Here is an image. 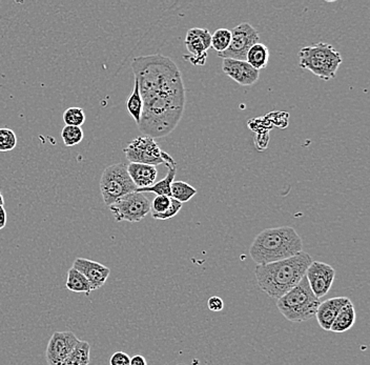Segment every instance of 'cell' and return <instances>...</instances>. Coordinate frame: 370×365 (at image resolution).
<instances>
[{
  "instance_id": "obj_1",
  "label": "cell",
  "mask_w": 370,
  "mask_h": 365,
  "mask_svg": "<svg viewBox=\"0 0 370 365\" xmlns=\"http://www.w3.org/2000/svg\"><path fill=\"white\" fill-rule=\"evenodd\" d=\"M131 69L144 101L140 132L153 139L171 134L181 120L186 100L179 68L171 58L154 54L134 58Z\"/></svg>"
},
{
  "instance_id": "obj_2",
  "label": "cell",
  "mask_w": 370,
  "mask_h": 365,
  "mask_svg": "<svg viewBox=\"0 0 370 365\" xmlns=\"http://www.w3.org/2000/svg\"><path fill=\"white\" fill-rule=\"evenodd\" d=\"M311 262V256L302 251L294 257L274 264L257 266L255 275L258 286L267 296L278 300L287 291L295 288L303 277H305Z\"/></svg>"
},
{
  "instance_id": "obj_3",
  "label": "cell",
  "mask_w": 370,
  "mask_h": 365,
  "mask_svg": "<svg viewBox=\"0 0 370 365\" xmlns=\"http://www.w3.org/2000/svg\"><path fill=\"white\" fill-rule=\"evenodd\" d=\"M303 250L300 235L291 226L266 229L256 236L249 249L257 266L274 264L294 257Z\"/></svg>"
},
{
  "instance_id": "obj_4",
  "label": "cell",
  "mask_w": 370,
  "mask_h": 365,
  "mask_svg": "<svg viewBox=\"0 0 370 365\" xmlns=\"http://www.w3.org/2000/svg\"><path fill=\"white\" fill-rule=\"evenodd\" d=\"M320 299L314 295L306 277L295 288L277 300V308L285 319L291 322H303L316 317Z\"/></svg>"
},
{
  "instance_id": "obj_5",
  "label": "cell",
  "mask_w": 370,
  "mask_h": 365,
  "mask_svg": "<svg viewBox=\"0 0 370 365\" xmlns=\"http://www.w3.org/2000/svg\"><path fill=\"white\" fill-rule=\"evenodd\" d=\"M300 68L311 71L316 76L325 81L334 79L343 62L340 52L331 44L318 42L305 46L299 52Z\"/></svg>"
},
{
  "instance_id": "obj_6",
  "label": "cell",
  "mask_w": 370,
  "mask_h": 365,
  "mask_svg": "<svg viewBox=\"0 0 370 365\" xmlns=\"http://www.w3.org/2000/svg\"><path fill=\"white\" fill-rule=\"evenodd\" d=\"M100 191L104 204L110 206L116 200L128 194L137 191V186L131 181L126 164H116L108 166L100 179Z\"/></svg>"
},
{
  "instance_id": "obj_7",
  "label": "cell",
  "mask_w": 370,
  "mask_h": 365,
  "mask_svg": "<svg viewBox=\"0 0 370 365\" xmlns=\"http://www.w3.org/2000/svg\"><path fill=\"white\" fill-rule=\"evenodd\" d=\"M124 152L131 164H149L154 166L166 164L167 168L176 164L174 158L164 152L155 139L148 136H140L134 139L124 149Z\"/></svg>"
},
{
  "instance_id": "obj_8",
  "label": "cell",
  "mask_w": 370,
  "mask_h": 365,
  "mask_svg": "<svg viewBox=\"0 0 370 365\" xmlns=\"http://www.w3.org/2000/svg\"><path fill=\"white\" fill-rule=\"evenodd\" d=\"M110 210L116 221L140 222L151 213V201L144 194L134 192L116 200Z\"/></svg>"
},
{
  "instance_id": "obj_9",
  "label": "cell",
  "mask_w": 370,
  "mask_h": 365,
  "mask_svg": "<svg viewBox=\"0 0 370 365\" xmlns=\"http://www.w3.org/2000/svg\"><path fill=\"white\" fill-rule=\"evenodd\" d=\"M231 40L227 50L218 53L222 59L246 60L247 52L254 44L259 42V33L249 22H242L231 31Z\"/></svg>"
},
{
  "instance_id": "obj_10",
  "label": "cell",
  "mask_w": 370,
  "mask_h": 365,
  "mask_svg": "<svg viewBox=\"0 0 370 365\" xmlns=\"http://www.w3.org/2000/svg\"><path fill=\"white\" fill-rule=\"evenodd\" d=\"M184 44L189 53V55H184V59L194 66H204L207 50L211 48V32L207 29H191L186 33Z\"/></svg>"
},
{
  "instance_id": "obj_11",
  "label": "cell",
  "mask_w": 370,
  "mask_h": 365,
  "mask_svg": "<svg viewBox=\"0 0 370 365\" xmlns=\"http://www.w3.org/2000/svg\"><path fill=\"white\" fill-rule=\"evenodd\" d=\"M309 288L318 299L324 297L331 291L336 278L333 266L324 262L313 261L305 274Z\"/></svg>"
},
{
  "instance_id": "obj_12",
  "label": "cell",
  "mask_w": 370,
  "mask_h": 365,
  "mask_svg": "<svg viewBox=\"0 0 370 365\" xmlns=\"http://www.w3.org/2000/svg\"><path fill=\"white\" fill-rule=\"evenodd\" d=\"M80 340L72 331H55L46 347V362L49 365H61L69 357Z\"/></svg>"
},
{
  "instance_id": "obj_13",
  "label": "cell",
  "mask_w": 370,
  "mask_h": 365,
  "mask_svg": "<svg viewBox=\"0 0 370 365\" xmlns=\"http://www.w3.org/2000/svg\"><path fill=\"white\" fill-rule=\"evenodd\" d=\"M222 70L227 76L240 86H253L260 76L259 71L243 60L229 59V58L223 59Z\"/></svg>"
},
{
  "instance_id": "obj_14",
  "label": "cell",
  "mask_w": 370,
  "mask_h": 365,
  "mask_svg": "<svg viewBox=\"0 0 370 365\" xmlns=\"http://www.w3.org/2000/svg\"><path fill=\"white\" fill-rule=\"evenodd\" d=\"M72 268L77 269L88 279L93 291L101 289L111 274V269L108 266L86 258H77Z\"/></svg>"
},
{
  "instance_id": "obj_15",
  "label": "cell",
  "mask_w": 370,
  "mask_h": 365,
  "mask_svg": "<svg viewBox=\"0 0 370 365\" xmlns=\"http://www.w3.org/2000/svg\"><path fill=\"white\" fill-rule=\"evenodd\" d=\"M351 299L347 297H334L321 302L316 313V321L321 329L324 331H331V327L333 326L339 311Z\"/></svg>"
},
{
  "instance_id": "obj_16",
  "label": "cell",
  "mask_w": 370,
  "mask_h": 365,
  "mask_svg": "<svg viewBox=\"0 0 370 365\" xmlns=\"http://www.w3.org/2000/svg\"><path fill=\"white\" fill-rule=\"evenodd\" d=\"M128 173L131 181L137 186V189L149 188V186H153L158 175L156 166L142 164H129Z\"/></svg>"
},
{
  "instance_id": "obj_17",
  "label": "cell",
  "mask_w": 370,
  "mask_h": 365,
  "mask_svg": "<svg viewBox=\"0 0 370 365\" xmlns=\"http://www.w3.org/2000/svg\"><path fill=\"white\" fill-rule=\"evenodd\" d=\"M356 309L351 300L339 311L333 326L331 327V331L334 333H344V331H349L356 324Z\"/></svg>"
},
{
  "instance_id": "obj_18",
  "label": "cell",
  "mask_w": 370,
  "mask_h": 365,
  "mask_svg": "<svg viewBox=\"0 0 370 365\" xmlns=\"http://www.w3.org/2000/svg\"><path fill=\"white\" fill-rule=\"evenodd\" d=\"M176 174H177V164L169 166V172L166 177L160 181L155 182L151 186L144 189H137L136 192L138 193H154L157 196H167L171 197V186L175 179Z\"/></svg>"
},
{
  "instance_id": "obj_19",
  "label": "cell",
  "mask_w": 370,
  "mask_h": 365,
  "mask_svg": "<svg viewBox=\"0 0 370 365\" xmlns=\"http://www.w3.org/2000/svg\"><path fill=\"white\" fill-rule=\"evenodd\" d=\"M269 56H271V54H269V48L265 44L258 42L249 49L245 61L251 64L256 70L260 71L266 68L267 64H269Z\"/></svg>"
},
{
  "instance_id": "obj_20",
  "label": "cell",
  "mask_w": 370,
  "mask_h": 365,
  "mask_svg": "<svg viewBox=\"0 0 370 365\" xmlns=\"http://www.w3.org/2000/svg\"><path fill=\"white\" fill-rule=\"evenodd\" d=\"M66 289L74 293H84L90 295L92 293V286L86 277L80 271L74 268H71L68 271V279H66Z\"/></svg>"
},
{
  "instance_id": "obj_21",
  "label": "cell",
  "mask_w": 370,
  "mask_h": 365,
  "mask_svg": "<svg viewBox=\"0 0 370 365\" xmlns=\"http://www.w3.org/2000/svg\"><path fill=\"white\" fill-rule=\"evenodd\" d=\"M90 351L91 346L89 342L80 340L61 365H89L91 360Z\"/></svg>"
},
{
  "instance_id": "obj_22",
  "label": "cell",
  "mask_w": 370,
  "mask_h": 365,
  "mask_svg": "<svg viewBox=\"0 0 370 365\" xmlns=\"http://www.w3.org/2000/svg\"><path fill=\"white\" fill-rule=\"evenodd\" d=\"M126 108H128L129 113L134 118L136 124H139L142 110H144V101H142L141 94H140L139 84L136 79L131 96L129 97L128 102H126Z\"/></svg>"
},
{
  "instance_id": "obj_23",
  "label": "cell",
  "mask_w": 370,
  "mask_h": 365,
  "mask_svg": "<svg viewBox=\"0 0 370 365\" xmlns=\"http://www.w3.org/2000/svg\"><path fill=\"white\" fill-rule=\"evenodd\" d=\"M196 194H197V190L186 182L174 181L171 184V197L181 202L182 204L189 201Z\"/></svg>"
},
{
  "instance_id": "obj_24",
  "label": "cell",
  "mask_w": 370,
  "mask_h": 365,
  "mask_svg": "<svg viewBox=\"0 0 370 365\" xmlns=\"http://www.w3.org/2000/svg\"><path fill=\"white\" fill-rule=\"evenodd\" d=\"M231 33L227 29H218L211 35V48L217 53L224 52L231 44Z\"/></svg>"
},
{
  "instance_id": "obj_25",
  "label": "cell",
  "mask_w": 370,
  "mask_h": 365,
  "mask_svg": "<svg viewBox=\"0 0 370 365\" xmlns=\"http://www.w3.org/2000/svg\"><path fill=\"white\" fill-rule=\"evenodd\" d=\"M84 131L80 126H66L61 131L62 141L64 146H74L84 139Z\"/></svg>"
},
{
  "instance_id": "obj_26",
  "label": "cell",
  "mask_w": 370,
  "mask_h": 365,
  "mask_svg": "<svg viewBox=\"0 0 370 365\" xmlns=\"http://www.w3.org/2000/svg\"><path fill=\"white\" fill-rule=\"evenodd\" d=\"M17 146V137L14 131L8 128H0V152H11Z\"/></svg>"
},
{
  "instance_id": "obj_27",
  "label": "cell",
  "mask_w": 370,
  "mask_h": 365,
  "mask_svg": "<svg viewBox=\"0 0 370 365\" xmlns=\"http://www.w3.org/2000/svg\"><path fill=\"white\" fill-rule=\"evenodd\" d=\"M64 121L66 126H80L81 128L82 124L86 121V113L81 108H77V106L69 108L64 113Z\"/></svg>"
},
{
  "instance_id": "obj_28",
  "label": "cell",
  "mask_w": 370,
  "mask_h": 365,
  "mask_svg": "<svg viewBox=\"0 0 370 365\" xmlns=\"http://www.w3.org/2000/svg\"><path fill=\"white\" fill-rule=\"evenodd\" d=\"M171 206V197L167 196H156L153 202H151V217L155 218L156 216L161 215Z\"/></svg>"
},
{
  "instance_id": "obj_29",
  "label": "cell",
  "mask_w": 370,
  "mask_h": 365,
  "mask_svg": "<svg viewBox=\"0 0 370 365\" xmlns=\"http://www.w3.org/2000/svg\"><path fill=\"white\" fill-rule=\"evenodd\" d=\"M182 206L184 204L181 202L177 201V200L174 199V198L171 197V206L167 209L166 211H164L161 215L156 216L154 219L156 220H169L171 219V218L175 217L178 213H179L180 210H181Z\"/></svg>"
},
{
  "instance_id": "obj_30",
  "label": "cell",
  "mask_w": 370,
  "mask_h": 365,
  "mask_svg": "<svg viewBox=\"0 0 370 365\" xmlns=\"http://www.w3.org/2000/svg\"><path fill=\"white\" fill-rule=\"evenodd\" d=\"M131 358L124 351H116L111 357V365H130Z\"/></svg>"
},
{
  "instance_id": "obj_31",
  "label": "cell",
  "mask_w": 370,
  "mask_h": 365,
  "mask_svg": "<svg viewBox=\"0 0 370 365\" xmlns=\"http://www.w3.org/2000/svg\"><path fill=\"white\" fill-rule=\"evenodd\" d=\"M207 308L211 311H221L223 308H224V302L218 296H213L207 301Z\"/></svg>"
},
{
  "instance_id": "obj_32",
  "label": "cell",
  "mask_w": 370,
  "mask_h": 365,
  "mask_svg": "<svg viewBox=\"0 0 370 365\" xmlns=\"http://www.w3.org/2000/svg\"><path fill=\"white\" fill-rule=\"evenodd\" d=\"M130 365H148V361L144 356L136 355L131 358Z\"/></svg>"
},
{
  "instance_id": "obj_33",
  "label": "cell",
  "mask_w": 370,
  "mask_h": 365,
  "mask_svg": "<svg viewBox=\"0 0 370 365\" xmlns=\"http://www.w3.org/2000/svg\"><path fill=\"white\" fill-rule=\"evenodd\" d=\"M6 211L4 206H0V230L6 226Z\"/></svg>"
},
{
  "instance_id": "obj_34",
  "label": "cell",
  "mask_w": 370,
  "mask_h": 365,
  "mask_svg": "<svg viewBox=\"0 0 370 365\" xmlns=\"http://www.w3.org/2000/svg\"><path fill=\"white\" fill-rule=\"evenodd\" d=\"M4 196H2L1 192H0V206H4Z\"/></svg>"
}]
</instances>
